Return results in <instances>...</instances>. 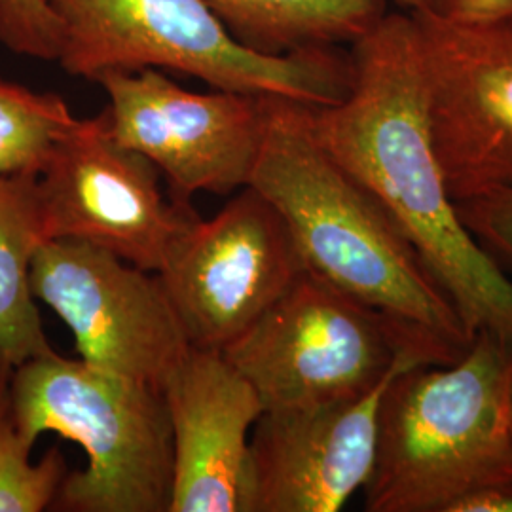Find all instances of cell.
<instances>
[{"label": "cell", "mask_w": 512, "mask_h": 512, "mask_svg": "<svg viewBox=\"0 0 512 512\" xmlns=\"http://www.w3.org/2000/svg\"><path fill=\"white\" fill-rule=\"evenodd\" d=\"M349 57L348 95L310 107L315 137L384 205L469 330L512 338V277L459 219L433 150L412 12H387Z\"/></svg>", "instance_id": "6da1fadb"}, {"label": "cell", "mask_w": 512, "mask_h": 512, "mask_svg": "<svg viewBox=\"0 0 512 512\" xmlns=\"http://www.w3.org/2000/svg\"><path fill=\"white\" fill-rule=\"evenodd\" d=\"M310 107L268 97L249 186L287 222L308 272L370 308L467 349L475 334L384 205L319 143Z\"/></svg>", "instance_id": "7a4b0ae2"}, {"label": "cell", "mask_w": 512, "mask_h": 512, "mask_svg": "<svg viewBox=\"0 0 512 512\" xmlns=\"http://www.w3.org/2000/svg\"><path fill=\"white\" fill-rule=\"evenodd\" d=\"M512 478V338L476 332L456 361L404 368L385 387L366 512H452Z\"/></svg>", "instance_id": "3957f363"}, {"label": "cell", "mask_w": 512, "mask_h": 512, "mask_svg": "<svg viewBox=\"0 0 512 512\" xmlns=\"http://www.w3.org/2000/svg\"><path fill=\"white\" fill-rule=\"evenodd\" d=\"M61 23L55 63L76 78L167 69L213 90L283 97L311 107L340 103L351 57L334 48L260 54L243 46L205 0H46Z\"/></svg>", "instance_id": "277c9868"}, {"label": "cell", "mask_w": 512, "mask_h": 512, "mask_svg": "<svg viewBox=\"0 0 512 512\" xmlns=\"http://www.w3.org/2000/svg\"><path fill=\"white\" fill-rule=\"evenodd\" d=\"M10 395L25 439L57 433L88 459L67 473L54 509L169 511L173 431L162 391L50 351L12 370Z\"/></svg>", "instance_id": "5b68a950"}, {"label": "cell", "mask_w": 512, "mask_h": 512, "mask_svg": "<svg viewBox=\"0 0 512 512\" xmlns=\"http://www.w3.org/2000/svg\"><path fill=\"white\" fill-rule=\"evenodd\" d=\"M463 351L306 270L220 353L268 412L357 399L397 368L446 365Z\"/></svg>", "instance_id": "8992f818"}, {"label": "cell", "mask_w": 512, "mask_h": 512, "mask_svg": "<svg viewBox=\"0 0 512 512\" xmlns=\"http://www.w3.org/2000/svg\"><path fill=\"white\" fill-rule=\"evenodd\" d=\"M31 289L71 329L80 359L164 391L192 348L158 274L74 239L42 243Z\"/></svg>", "instance_id": "52a82bcc"}, {"label": "cell", "mask_w": 512, "mask_h": 512, "mask_svg": "<svg viewBox=\"0 0 512 512\" xmlns=\"http://www.w3.org/2000/svg\"><path fill=\"white\" fill-rule=\"evenodd\" d=\"M306 272L287 222L253 186L175 241L158 277L194 348L222 351Z\"/></svg>", "instance_id": "ba28073f"}, {"label": "cell", "mask_w": 512, "mask_h": 512, "mask_svg": "<svg viewBox=\"0 0 512 512\" xmlns=\"http://www.w3.org/2000/svg\"><path fill=\"white\" fill-rule=\"evenodd\" d=\"M48 239H74L158 274L200 215L165 200L160 171L110 131L107 112L74 126L38 173Z\"/></svg>", "instance_id": "9c48e42d"}, {"label": "cell", "mask_w": 512, "mask_h": 512, "mask_svg": "<svg viewBox=\"0 0 512 512\" xmlns=\"http://www.w3.org/2000/svg\"><path fill=\"white\" fill-rule=\"evenodd\" d=\"M109 95L112 135L165 175L173 200L249 186L268 122V97L194 93L160 69L110 71L95 78Z\"/></svg>", "instance_id": "30bf717a"}, {"label": "cell", "mask_w": 512, "mask_h": 512, "mask_svg": "<svg viewBox=\"0 0 512 512\" xmlns=\"http://www.w3.org/2000/svg\"><path fill=\"white\" fill-rule=\"evenodd\" d=\"M412 16L431 143L452 200L512 190V21Z\"/></svg>", "instance_id": "8fae6325"}, {"label": "cell", "mask_w": 512, "mask_h": 512, "mask_svg": "<svg viewBox=\"0 0 512 512\" xmlns=\"http://www.w3.org/2000/svg\"><path fill=\"white\" fill-rule=\"evenodd\" d=\"M404 368L357 399L264 412L251 433V512H338L365 490L385 387Z\"/></svg>", "instance_id": "7c38bea8"}, {"label": "cell", "mask_w": 512, "mask_h": 512, "mask_svg": "<svg viewBox=\"0 0 512 512\" xmlns=\"http://www.w3.org/2000/svg\"><path fill=\"white\" fill-rule=\"evenodd\" d=\"M173 431L167 512H251V433L264 406L215 349L190 348L165 384Z\"/></svg>", "instance_id": "4fadbf2b"}, {"label": "cell", "mask_w": 512, "mask_h": 512, "mask_svg": "<svg viewBox=\"0 0 512 512\" xmlns=\"http://www.w3.org/2000/svg\"><path fill=\"white\" fill-rule=\"evenodd\" d=\"M37 179L33 173L0 177V365L12 370L54 351L31 289L33 258L50 241Z\"/></svg>", "instance_id": "5bb4252c"}, {"label": "cell", "mask_w": 512, "mask_h": 512, "mask_svg": "<svg viewBox=\"0 0 512 512\" xmlns=\"http://www.w3.org/2000/svg\"><path fill=\"white\" fill-rule=\"evenodd\" d=\"M239 42L260 54L353 44L387 10V0H205Z\"/></svg>", "instance_id": "9a60e30c"}, {"label": "cell", "mask_w": 512, "mask_h": 512, "mask_svg": "<svg viewBox=\"0 0 512 512\" xmlns=\"http://www.w3.org/2000/svg\"><path fill=\"white\" fill-rule=\"evenodd\" d=\"M76 122L61 95L0 78V177L38 175Z\"/></svg>", "instance_id": "2e32d148"}, {"label": "cell", "mask_w": 512, "mask_h": 512, "mask_svg": "<svg viewBox=\"0 0 512 512\" xmlns=\"http://www.w3.org/2000/svg\"><path fill=\"white\" fill-rule=\"evenodd\" d=\"M12 368L0 365V512H42L54 507L69 473L59 448L31 461L33 442L19 431L10 395Z\"/></svg>", "instance_id": "e0dca14e"}, {"label": "cell", "mask_w": 512, "mask_h": 512, "mask_svg": "<svg viewBox=\"0 0 512 512\" xmlns=\"http://www.w3.org/2000/svg\"><path fill=\"white\" fill-rule=\"evenodd\" d=\"M0 44L14 54L57 61L61 23L46 0H0Z\"/></svg>", "instance_id": "ac0fdd59"}, {"label": "cell", "mask_w": 512, "mask_h": 512, "mask_svg": "<svg viewBox=\"0 0 512 512\" xmlns=\"http://www.w3.org/2000/svg\"><path fill=\"white\" fill-rule=\"evenodd\" d=\"M459 219L482 249L505 270H512V190H499L456 203Z\"/></svg>", "instance_id": "d6986e66"}, {"label": "cell", "mask_w": 512, "mask_h": 512, "mask_svg": "<svg viewBox=\"0 0 512 512\" xmlns=\"http://www.w3.org/2000/svg\"><path fill=\"white\" fill-rule=\"evenodd\" d=\"M423 14L461 23H503L512 21V0H427Z\"/></svg>", "instance_id": "ffe728a7"}, {"label": "cell", "mask_w": 512, "mask_h": 512, "mask_svg": "<svg viewBox=\"0 0 512 512\" xmlns=\"http://www.w3.org/2000/svg\"><path fill=\"white\" fill-rule=\"evenodd\" d=\"M452 512H512V478L463 497Z\"/></svg>", "instance_id": "44dd1931"}, {"label": "cell", "mask_w": 512, "mask_h": 512, "mask_svg": "<svg viewBox=\"0 0 512 512\" xmlns=\"http://www.w3.org/2000/svg\"><path fill=\"white\" fill-rule=\"evenodd\" d=\"M395 2H399L401 6L408 8L412 14L423 12V10H425V4H427V0H395Z\"/></svg>", "instance_id": "7402d4cb"}]
</instances>
